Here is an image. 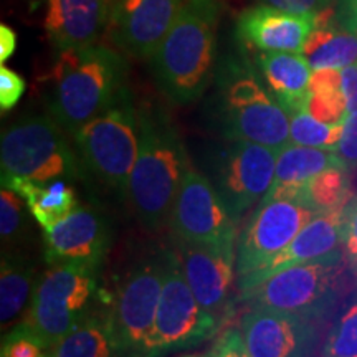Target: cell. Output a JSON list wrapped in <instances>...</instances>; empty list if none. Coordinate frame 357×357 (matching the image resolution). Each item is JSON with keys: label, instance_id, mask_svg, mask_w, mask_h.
I'll return each instance as SVG.
<instances>
[{"label": "cell", "instance_id": "obj_1", "mask_svg": "<svg viewBox=\"0 0 357 357\" xmlns=\"http://www.w3.org/2000/svg\"><path fill=\"white\" fill-rule=\"evenodd\" d=\"M217 0H185L162 42L149 56L155 84L174 105L195 102L215 73Z\"/></svg>", "mask_w": 357, "mask_h": 357}, {"label": "cell", "instance_id": "obj_2", "mask_svg": "<svg viewBox=\"0 0 357 357\" xmlns=\"http://www.w3.org/2000/svg\"><path fill=\"white\" fill-rule=\"evenodd\" d=\"M126 79V58L105 45L60 52L47 77L48 113L73 134L118 100Z\"/></svg>", "mask_w": 357, "mask_h": 357}, {"label": "cell", "instance_id": "obj_3", "mask_svg": "<svg viewBox=\"0 0 357 357\" xmlns=\"http://www.w3.org/2000/svg\"><path fill=\"white\" fill-rule=\"evenodd\" d=\"M139 151L128 182V200L147 230H159L171 213L190 169L181 132L166 111H139Z\"/></svg>", "mask_w": 357, "mask_h": 357}, {"label": "cell", "instance_id": "obj_4", "mask_svg": "<svg viewBox=\"0 0 357 357\" xmlns=\"http://www.w3.org/2000/svg\"><path fill=\"white\" fill-rule=\"evenodd\" d=\"M218 119L230 141L257 142L276 151L289 144V114L247 63L225 66Z\"/></svg>", "mask_w": 357, "mask_h": 357}, {"label": "cell", "instance_id": "obj_5", "mask_svg": "<svg viewBox=\"0 0 357 357\" xmlns=\"http://www.w3.org/2000/svg\"><path fill=\"white\" fill-rule=\"evenodd\" d=\"M65 129L50 114L22 118L2 132L0 169L2 182L30 178L52 182L82 174V159L71 149Z\"/></svg>", "mask_w": 357, "mask_h": 357}, {"label": "cell", "instance_id": "obj_6", "mask_svg": "<svg viewBox=\"0 0 357 357\" xmlns=\"http://www.w3.org/2000/svg\"><path fill=\"white\" fill-rule=\"evenodd\" d=\"M346 284L342 252L276 271L240 293L252 307L275 310L318 319L336 305Z\"/></svg>", "mask_w": 357, "mask_h": 357}, {"label": "cell", "instance_id": "obj_7", "mask_svg": "<svg viewBox=\"0 0 357 357\" xmlns=\"http://www.w3.org/2000/svg\"><path fill=\"white\" fill-rule=\"evenodd\" d=\"M139 111L126 88L108 109L71 136L84 166L106 185L126 194L139 151Z\"/></svg>", "mask_w": 357, "mask_h": 357}, {"label": "cell", "instance_id": "obj_8", "mask_svg": "<svg viewBox=\"0 0 357 357\" xmlns=\"http://www.w3.org/2000/svg\"><path fill=\"white\" fill-rule=\"evenodd\" d=\"M98 293V268L82 263H60L38 281L25 323L55 347L88 316Z\"/></svg>", "mask_w": 357, "mask_h": 357}, {"label": "cell", "instance_id": "obj_9", "mask_svg": "<svg viewBox=\"0 0 357 357\" xmlns=\"http://www.w3.org/2000/svg\"><path fill=\"white\" fill-rule=\"evenodd\" d=\"M218 318L204 310L187 283L181 260L166 252V273L146 357H162L212 337Z\"/></svg>", "mask_w": 357, "mask_h": 357}, {"label": "cell", "instance_id": "obj_10", "mask_svg": "<svg viewBox=\"0 0 357 357\" xmlns=\"http://www.w3.org/2000/svg\"><path fill=\"white\" fill-rule=\"evenodd\" d=\"M166 273V252L142 260L126 275L108 311L119 357H146Z\"/></svg>", "mask_w": 357, "mask_h": 357}, {"label": "cell", "instance_id": "obj_11", "mask_svg": "<svg viewBox=\"0 0 357 357\" xmlns=\"http://www.w3.org/2000/svg\"><path fill=\"white\" fill-rule=\"evenodd\" d=\"M316 213L291 199H263L238 238L236 281L247 278L293 242Z\"/></svg>", "mask_w": 357, "mask_h": 357}, {"label": "cell", "instance_id": "obj_12", "mask_svg": "<svg viewBox=\"0 0 357 357\" xmlns=\"http://www.w3.org/2000/svg\"><path fill=\"white\" fill-rule=\"evenodd\" d=\"M234 218L215 185L190 167L177 192L169 220L177 242L217 245L236 238Z\"/></svg>", "mask_w": 357, "mask_h": 357}, {"label": "cell", "instance_id": "obj_13", "mask_svg": "<svg viewBox=\"0 0 357 357\" xmlns=\"http://www.w3.org/2000/svg\"><path fill=\"white\" fill-rule=\"evenodd\" d=\"M278 151L248 141H231L217 167V187L231 215L261 202L275 178Z\"/></svg>", "mask_w": 357, "mask_h": 357}, {"label": "cell", "instance_id": "obj_14", "mask_svg": "<svg viewBox=\"0 0 357 357\" xmlns=\"http://www.w3.org/2000/svg\"><path fill=\"white\" fill-rule=\"evenodd\" d=\"M185 0H111L108 35L119 50L149 58L166 37Z\"/></svg>", "mask_w": 357, "mask_h": 357}, {"label": "cell", "instance_id": "obj_15", "mask_svg": "<svg viewBox=\"0 0 357 357\" xmlns=\"http://www.w3.org/2000/svg\"><path fill=\"white\" fill-rule=\"evenodd\" d=\"M240 331L252 357H311L318 342L314 319L263 307L243 314Z\"/></svg>", "mask_w": 357, "mask_h": 357}, {"label": "cell", "instance_id": "obj_16", "mask_svg": "<svg viewBox=\"0 0 357 357\" xmlns=\"http://www.w3.org/2000/svg\"><path fill=\"white\" fill-rule=\"evenodd\" d=\"M109 243V223L91 207L75 208L55 225L43 229L45 261L50 266L82 263L100 268Z\"/></svg>", "mask_w": 357, "mask_h": 357}, {"label": "cell", "instance_id": "obj_17", "mask_svg": "<svg viewBox=\"0 0 357 357\" xmlns=\"http://www.w3.org/2000/svg\"><path fill=\"white\" fill-rule=\"evenodd\" d=\"M236 238L217 245L181 243V260L185 280L204 310L217 316L225 310L236 268Z\"/></svg>", "mask_w": 357, "mask_h": 357}, {"label": "cell", "instance_id": "obj_18", "mask_svg": "<svg viewBox=\"0 0 357 357\" xmlns=\"http://www.w3.org/2000/svg\"><path fill=\"white\" fill-rule=\"evenodd\" d=\"M318 15L291 13L265 6L250 7L236 22V35L245 45L260 52L303 53Z\"/></svg>", "mask_w": 357, "mask_h": 357}, {"label": "cell", "instance_id": "obj_19", "mask_svg": "<svg viewBox=\"0 0 357 357\" xmlns=\"http://www.w3.org/2000/svg\"><path fill=\"white\" fill-rule=\"evenodd\" d=\"M344 207L318 213L314 218H311L283 252L271 258L255 273L236 281L240 293L253 288L260 281L276 273V271L284 270V268L301 265V263L342 252V212H344Z\"/></svg>", "mask_w": 357, "mask_h": 357}, {"label": "cell", "instance_id": "obj_20", "mask_svg": "<svg viewBox=\"0 0 357 357\" xmlns=\"http://www.w3.org/2000/svg\"><path fill=\"white\" fill-rule=\"evenodd\" d=\"M111 0H45L43 29L58 52L95 45L109 22Z\"/></svg>", "mask_w": 357, "mask_h": 357}, {"label": "cell", "instance_id": "obj_21", "mask_svg": "<svg viewBox=\"0 0 357 357\" xmlns=\"http://www.w3.org/2000/svg\"><path fill=\"white\" fill-rule=\"evenodd\" d=\"M257 66L266 88L289 116L306 111L312 68L303 53L261 52Z\"/></svg>", "mask_w": 357, "mask_h": 357}, {"label": "cell", "instance_id": "obj_22", "mask_svg": "<svg viewBox=\"0 0 357 357\" xmlns=\"http://www.w3.org/2000/svg\"><path fill=\"white\" fill-rule=\"evenodd\" d=\"M336 166H346V164L334 151L289 142L278 151L273 184L265 199H291L303 202L301 192L306 182L326 169Z\"/></svg>", "mask_w": 357, "mask_h": 357}, {"label": "cell", "instance_id": "obj_23", "mask_svg": "<svg viewBox=\"0 0 357 357\" xmlns=\"http://www.w3.org/2000/svg\"><path fill=\"white\" fill-rule=\"evenodd\" d=\"M333 10L318 13V24L303 55L312 70H346L357 63V33L333 19Z\"/></svg>", "mask_w": 357, "mask_h": 357}, {"label": "cell", "instance_id": "obj_24", "mask_svg": "<svg viewBox=\"0 0 357 357\" xmlns=\"http://www.w3.org/2000/svg\"><path fill=\"white\" fill-rule=\"evenodd\" d=\"M2 187L15 190L25 200L30 213L42 229L55 225L56 222L79 207L77 192L65 178L52 182H35L30 178L15 177L2 182Z\"/></svg>", "mask_w": 357, "mask_h": 357}, {"label": "cell", "instance_id": "obj_25", "mask_svg": "<svg viewBox=\"0 0 357 357\" xmlns=\"http://www.w3.org/2000/svg\"><path fill=\"white\" fill-rule=\"evenodd\" d=\"M35 268L22 258L2 257L0 268V321L6 329L24 312L37 289Z\"/></svg>", "mask_w": 357, "mask_h": 357}, {"label": "cell", "instance_id": "obj_26", "mask_svg": "<svg viewBox=\"0 0 357 357\" xmlns=\"http://www.w3.org/2000/svg\"><path fill=\"white\" fill-rule=\"evenodd\" d=\"M53 357H119L108 316H86L53 347Z\"/></svg>", "mask_w": 357, "mask_h": 357}, {"label": "cell", "instance_id": "obj_27", "mask_svg": "<svg viewBox=\"0 0 357 357\" xmlns=\"http://www.w3.org/2000/svg\"><path fill=\"white\" fill-rule=\"evenodd\" d=\"M306 111L323 123H346L349 109L342 88L341 70H312Z\"/></svg>", "mask_w": 357, "mask_h": 357}, {"label": "cell", "instance_id": "obj_28", "mask_svg": "<svg viewBox=\"0 0 357 357\" xmlns=\"http://www.w3.org/2000/svg\"><path fill=\"white\" fill-rule=\"evenodd\" d=\"M349 167L336 166L319 172L303 187V202L314 211L323 213L344 207L351 200Z\"/></svg>", "mask_w": 357, "mask_h": 357}, {"label": "cell", "instance_id": "obj_29", "mask_svg": "<svg viewBox=\"0 0 357 357\" xmlns=\"http://www.w3.org/2000/svg\"><path fill=\"white\" fill-rule=\"evenodd\" d=\"M342 124H328L312 118L307 111L289 116V142L298 146L318 147V149L334 151L336 153L341 141Z\"/></svg>", "mask_w": 357, "mask_h": 357}, {"label": "cell", "instance_id": "obj_30", "mask_svg": "<svg viewBox=\"0 0 357 357\" xmlns=\"http://www.w3.org/2000/svg\"><path fill=\"white\" fill-rule=\"evenodd\" d=\"M321 357H357V300L328 333Z\"/></svg>", "mask_w": 357, "mask_h": 357}, {"label": "cell", "instance_id": "obj_31", "mask_svg": "<svg viewBox=\"0 0 357 357\" xmlns=\"http://www.w3.org/2000/svg\"><path fill=\"white\" fill-rule=\"evenodd\" d=\"M0 357H53V346L22 321L3 334Z\"/></svg>", "mask_w": 357, "mask_h": 357}, {"label": "cell", "instance_id": "obj_32", "mask_svg": "<svg viewBox=\"0 0 357 357\" xmlns=\"http://www.w3.org/2000/svg\"><path fill=\"white\" fill-rule=\"evenodd\" d=\"M24 207L15 190L2 187L0 190V235L3 243H10L24 227Z\"/></svg>", "mask_w": 357, "mask_h": 357}, {"label": "cell", "instance_id": "obj_33", "mask_svg": "<svg viewBox=\"0 0 357 357\" xmlns=\"http://www.w3.org/2000/svg\"><path fill=\"white\" fill-rule=\"evenodd\" d=\"M342 252L357 275V195L351 197L342 212Z\"/></svg>", "mask_w": 357, "mask_h": 357}, {"label": "cell", "instance_id": "obj_34", "mask_svg": "<svg viewBox=\"0 0 357 357\" xmlns=\"http://www.w3.org/2000/svg\"><path fill=\"white\" fill-rule=\"evenodd\" d=\"M25 91V79L7 66L0 68V109L2 113L13 109Z\"/></svg>", "mask_w": 357, "mask_h": 357}, {"label": "cell", "instance_id": "obj_35", "mask_svg": "<svg viewBox=\"0 0 357 357\" xmlns=\"http://www.w3.org/2000/svg\"><path fill=\"white\" fill-rule=\"evenodd\" d=\"M336 154L347 167H357V113L347 116Z\"/></svg>", "mask_w": 357, "mask_h": 357}, {"label": "cell", "instance_id": "obj_36", "mask_svg": "<svg viewBox=\"0 0 357 357\" xmlns=\"http://www.w3.org/2000/svg\"><path fill=\"white\" fill-rule=\"evenodd\" d=\"M212 357H252L245 346L242 331L229 329L218 337V341L211 351Z\"/></svg>", "mask_w": 357, "mask_h": 357}, {"label": "cell", "instance_id": "obj_37", "mask_svg": "<svg viewBox=\"0 0 357 357\" xmlns=\"http://www.w3.org/2000/svg\"><path fill=\"white\" fill-rule=\"evenodd\" d=\"M263 2L284 12L318 15V13L331 8L334 0H263Z\"/></svg>", "mask_w": 357, "mask_h": 357}, {"label": "cell", "instance_id": "obj_38", "mask_svg": "<svg viewBox=\"0 0 357 357\" xmlns=\"http://www.w3.org/2000/svg\"><path fill=\"white\" fill-rule=\"evenodd\" d=\"M342 88H344L349 114L357 113V63L342 70Z\"/></svg>", "mask_w": 357, "mask_h": 357}, {"label": "cell", "instance_id": "obj_39", "mask_svg": "<svg viewBox=\"0 0 357 357\" xmlns=\"http://www.w3.org/2000/svg\"><path fill=\"white\" fill-rule=\"evenodd\" d=\"M336 19L347 30L357 33V0H339Z\"/></svg>", "mask_w": 357, "mask_h": 357}, {"label": "cell", "instance_id": "obj_40", "mask_svg": "<svg viewBox=\"0 0 357 357\" xmlns=\"http://www.w3.org/2000/svg\"><path fill=\"white\" fill-rule=\"evenodd\" d=\"M17 48V33L13 32L10 26L2 24L0 25V61L6 63Z\"/></svg>", "mask_w": 357, "mask_h": 357}, {"label": "cell", "instance_id": "obj_41", "mask_svg": "<svg viewBox=\"0 0 357 357\" xmlns=\"http://www.w3.org/2000/svg\"><path fill=\"white\" fill-rule=\"evenodd\" d=\"M182 357H212V354L208 352V354H189V356H182Z\"/></svg>", "mask_w": 357, "mask_h": 357}]
</instances>
